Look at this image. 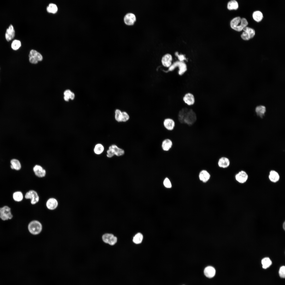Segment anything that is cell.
Returning a JSON list of instances; mask_svg holds the SVG:
<instances>
[{
  "instance_id": "1",
  "label": "cell",
  "mask_w": 285,
  "mask_h": 285,
  "mask_svg": "<svg viewBox=\"0 0 285 285\" xmlns=\"http://www.w3.org/2000/svg\"><path fill=\"white\" fill-rule=\"evenodd\" d=\"M177 119L179 122L181 124L191 126L196 122L197 119V115L192 108L184 107L178 111Z\"/></svg>"
},
{
  "instance_id": "2",
  "label": "cell",
  "mask_w": 285,
  "mask_h": 285,
  "mask_svg": "<svg viewBox=\"0 0 285 285\" xmlns=\"http://www.w3.org/2000/svg\"><path fill=\"white\" fill-rule=\"evenodd\" d=\"M248 24L246 20L244 18L241 19L239 17L233 18L230 22L231 27L238 31H240L246 27Z\"/></svg>"
},
{
  "instance_id": "3",
  "label": "cell",
  "mask_w": 285,
  "mask_h": 285,
  "mask_svg": "<svg viewBox=\"0 0 285 285\" xmlns=\"http://www.w3.org/2000/svg\"><path fill=\"white\" fill-rule=\"evenodd\" d=\"M42 228L41 224L37 220H34L30 222L28 226L29 232L33 235L39 234L41 232Z\"/></svg>"
},
{
  "instance_id": "4",
  "label": "cell",
  "mask_w": 285,
  "mask_h": 285,
  "mask_svg": "<svg viewBox=\"0 0 285 285\" xmlns=\"http://www.w3.org/2000/svg\"><path fill=\"white\" fill-rule=\"evenodd\" d=\"M13 217L11 208L8 206H5L0 208V218L5 221L11 219Z\"/></svg>"
},
{
  "instance_id": "5",
  "label": "cell",
  "mask_w": 285,
  "mask_h": 285,
  "mask_svg": "<svg viewBox=\"0 0 285 285\" xmlns=\"http://www.w3.org/2000/svg\"><path fill=\"white\" fill-rule=\"evenodd\" d=\"M42 59V56L40 53L35 50H31L29 55V60L30 63L36 64L38 61H41Z\"/></svg>"
},
{
  "instance_id": "6",
  "label": "cell",
  "mask_w": 285,
  "mask_h": 285,
  "mask_svg": "<svg viewBox=\"0 0 285 285\" xmlns=\"http://www.w3.org/2000/svg\"><path fill=\"white\" fill-rule=\"evenodd\" d=\"M25 198L26 199H30L32 204L34 205L39 201V197L37 192L33 190H31L26 193Z\"/></svg>"
},
{
  "instance_id": "7",
  "label": "cell",
  "mask_w": 285,
  "mask_h": 285,
  "mask_svg": "<svg viewBox=\"0 0 285 285\" xmlns=\"http://www.w3.org/2000/svg\"><path fill=\"white\" fill-rule=\"evenodd\" d=\"M173 57L171 54L167 53L162 57L161 62L162 65L166 68H169L172 65Z\"/></svg>"
},
{
  "instance_id": "8",
  "label": "cell",
  "mask_w": 285,
  "mask_h": 285,
  "mask_svg": "<svg viewBox=\"0 0 285 285\" xmlns=\"http://www.w3.org/2000/svg\"><path fill=\"white\" fill-rule=\"evenodd\" d=\"M136 18L135 15L131 12L126 13L124 18L125 23L128 25H133L136 21Z\"/></svg>"
},
{
  "instance_id": "9",
  "label": "cell",
  "mask_w": 285,
  "mask_h": 285,
  "mask_svg": "<svg viewBox=\"0 0 285 285\" xmlns=\"http://www.w3.org/2000/svg\"><path fill=\"white\" fill-rule=\"evenodd\" d=\"M163 125L166 130L171 131H173L174 129L176 126V123L173 119L168 118L165 119L164 120Z\"/></svg>"
},
{
  "instance_id": "10",
  "label": "cell",
  "mask_w": 285,
  "mask_h": 285,
  "mask_svg": "<svg viewBox=\"0 0 285 285\" xmlns=\"http://www.w3.org/2000/svg\"><path fill=\"white\" fill-rule=\"evenodd\" d=\"M183 100L184 103L188 106L194 105L195 99L194 95L191 93H187L183 96Z\"/></svg>"
},
{
  "instance_id": "11",
  "label": "cell",
  "mask_w": 285,
  "mask_h": 285,
  "mask_svg": "<svg viewBox=\"0 0 285 285\" xmlns=\"http://www.w3.org/2000/svg\"><path fill=\"white\" fill-rule=\"evenodd\" d=\"M102 239L104 242L112 245L115 244L117 240V239L116 236L110 234H104L102 236Z\"/></svg>"
},
{
  "instance_id": "12",
  "label": "cell",
  "mask_w": 285,
  "mask_h": 285,
  "mask_svg": "<svg viewBox=\"0 0 285 285\" xmlns=\"http://www.w3.org/2000/svg\"><path fill=\"white\" fill-rule=\"evenodd\" d=\"M235 178L237 181L241 183L245 182L248 178L247 173L244 171H241L236 174Z\"/></svg>"
},
{
  "instance_id": "13",
  "label": "cell",
  "mask_w": 285,
  "mask_h": 285,
  "mask_svg": "<svg viewBox=\"0 0 285 285\" xmlns=\"http://www.w3.org/2000/svg\"><path fill=\"white\" fill-rule=\"evenodd\" d=\"M15 31L13 26L10 24L6 29L5 34V38L8 41L12 39L15 37Z\"/></svg>"
},
{
  "instance_id": "14",
  "label": "cell",
  "mask_w": 285,
  "mask_h": 285,
  "mask_svg": "<svg viewBox=\"0 0 285 285\" xmlns=\"http://www.w3.org/2000/svg\"><path fill=\"white\" fill-rule=\"evenodd\" d=\"M173 143L170 139L167 138L164 139L162 142L161 148L163 151H169L172 147Z\"/></svg>"
},
{
  "instance_id": "15",
  "label": "cell",
  "mask_w": 285,
  "mask_h": 285,
  "mask_svg": "<svg viewBox=\"0 0 285 285\" xmlns=\"http://www.w3.org/2000/svg\"><path fill=\"white\" fill-rule=\"evenodd\" d=\"M174 67L178 66L179 68V74L182 75L184 74L187 70V66L186 64L184 61H178L175 62L174 64Z\"/></svg>"
},
{
  "instance_id": "16",
  "label": "cell",
  "mask_w": 285,
  "mask_h": 285,
  "mask_svg": "<svg viewBox=\"0 0 285 285\" xmlns=\"http://www.w3.org/2000/svg\"><path fill=\"white\" fill-rule=\"evenodd\" d=\"M33 170L35 175L39 177H44L46 174V171L42 167L39 165H36L33 168Z\"/></svg>"
},
{
  "instance_id": "17",
  "label": "cell",
  "mask_w": 285,
  "mask_h": 285,
  "mask_svg": "<svg viewBox=\"0 0 285 285\" xmlns=\"http://www.w3.org/2000/svg\"><path fill=\"white\" fill-rule=\"evenodd\" d=\"M230 162L229 159L225 156H221L218 159V164L219 167L223 168L228 167L230 165Z\"/></svg>"
},
{
  "instance_id": "18",
  "label": "cell",
  "mask_w": 285,
  "mask_h": 285,
  "mask_svg": "<svg viewBox=\"0 0 285 285\" xmlns=\"http://www.w3.org/2000/svg\"><path fill=\"white\" fill-rule=\"evenodd\" d=\"M108 148L111 150L115 155L117 156H122L125 154V151L124 149L118 147L115 144L110 146Z\"/></svg>"
},
{
  "instance_id": "19",
  "label": "cell",
  "mask_w": 285,
  "mask_h": 285,
  "mask_svg": "<svg viewBox=\"0 0 285 285\" xmlns=\"http://www.w3.org/2000/svg\"><path fill=\"white\" fill-rule=\"evenodd\" d=\"M58 204V202L56 199L54 198H51L47 200L46 206L48 209L53 210L57 208Z\"/></svg>"
},
{
  "instance_id": "20",
  "label": "cell",
  "mask_w": 285,
  "mask_h": 285,
  "mask_svg": "<svg viewBox=\"0 0 285 285\" xmlns=\"http://www.w3.org/2000/svg\"><path fill=\"white\" fill-rule=\"evenodd\" d=\"M205 275L208 278L213 277L215 275L216 270L215 268L211 266H208L206 267L204 270Z\"/></svg>"
},
{
  "instance_id": "21",
  "label": "cell",
  "mask_w": 285,
  "mask_h": 285,
  "mask_svg": "<svg viewBox=\"0 0 285 285\" xmlns=\"http://www.w3.org/2000/svg\"><path fill=\"white\" fill-rule=\"evenodd\" d=\"M255 111L258 116L262 118L264 116L266 112V108L265 106L260 105L256 107Z\"/></svg>"
},
{
  "instance_id": "22",
  "label": "cell",
  "mask_w": 285,
  "mask_h": 285,
  "mask_svg": "<svg viewBox=\"0 0 285 285\" xmlns=\"http://www.w3.org/2000/svg\"><path fill=\"white\" fill-rule=\"evenodd\" d=\"M199 177L200 180L205 183L207 182L210 179V175L207 171L203 170L200 172Z\"/></svg>"
},
{
  "instance_id": "23",
  "label": "cell",
  "mask_w": 285,
  "mask_h": 285,
  "mask_svg": "<svg viewBox=\"0 0 285 285\" xmlns=\"http://www.w3.org/2000/svg\"><path fill=\"white\" fill-rule=\"evenodd\" d=\"M10 168L16 170H19L21 168V165L20 161L16 159H13L10 161Z\"/></svg>"
},
{
  "instance_id": "24",
  "label": "cell",
  "mask_w": 285,
  "mask_h": 285,
  "mask_svg": "<svg viewBox=\"0 0 285 285\" xmlns=\"http://www.w3.org/2000/svg\"><path fill=\"white\" fill-rule=\"evenodd\" d=\"M279 175L276 171L272 170L270 171L269 178L271 182L274 183L276 182L279 180Z\"/></svg>"
},
{
  "instance_id": "25",
  "label": "cell",
  "mask_w": 285,
  "mask_h": 285,
  "mask_svg": "<svg viewBox=\"0 0 285 285\" xmlns=\"http://www.w3.org/2000/svg\"><path fill=\"white\" fill-rule=\"evenodd\" d=\"M64 94V99L65 101H68L70 99L73 100L75 98V95L74 93L69 89L65 91Z\"/></svg>"
},
{
  "instance_id": "26",
  "label": "cell",
  "mask_w": 285,
  "mask_h": 285,
  "mask_svg": "<svg viewBox=\"0 0 285 285\" xmlns=\"http://www.w3.org/2000/svg\"><path fill=\"white\" fill-rule=\"evenodd\" d=\"M13 198L15 201L20 202L21 201L23 198V195L22 192L20 191L15 192L13 194Z\"/></svg>"
},
{
  "instance_id": "27",
  "label": "cell",
  "mask_w": 285,
  "mask_h": 285,
  "mask_svg": "<svg viewBox=\"0 0 285 285\" xmlns=\"http://www.w3.org/2000/svg\"><path fill=\"white\" fill-rule=\"evenodd\" d=\"M261 263L263 268L264 269H266L271 265L272 263L269 258L265 257L262 259Z\"/></svg>"
},
{
  "instance_id": "28",
  "label": "cell",
  "mask_w": 285,
  "mask_h": 285,
  "mask_svg": "<svg viewBox=\"0 0 285 285\" xmlns=\"http://www.w3.org/2000/svg\"><path fill=\"white\" fill-rule=\"evenodd\" d=\"M238 2L235 0H231L229 1L227 4V7L229 10H236L238 8Z\"/></svg>"
},
{
  "instance_id": "29",
  "label": "cell",
  "mask_w": 285,
  "mask_h": 285,
  "mask_svg": "<svg viewBox=\"0 0 285 285\" xmlns=\"http://www.w3.org/2000/svg\"><path fill=\"white\" fill-rule=\"evenodd\" d=\"M104 150V147L103 145L101 144H96L94 149V153L97 155L101 154Z\"/></svg>"
},
{
  "instance_id": "30",
  "label": "cell",
  "mask_w": 285,
  "mask_h": 285,
  "mask_svg": "<svg viewBox=\"0 0 285 285\" xmlns=\"http://www.w3.org/2000/svg\"><path fill=\"white\" fill-rule=\"evenodd\" d=\"M253 19L255 21L259 22L262 20L263 18V15L262 13L260 11H256L253 13Z\"/></svg>"
},
{
  "instance_id": "31",
  "label": "cell",
  "mask_w": 285,
  "mask_h": 285,
  "mask_svg": "<svg viewBox=\"0 0 285 285\" xmlns=\"http://www.w3.org/2000/svg\"><path fill=\"white\" fill-rule=\"evenodd\" d=\"M46 10L48 12L54 13L57 12L58 7L56 4L53 3H50L47 7Z\"/></svg>"
},
{
  "instance_id": "32",
  "label": "cell",
  "mask_w": 285,
  "mask_h": 285,
  "mask_svg": "<svg viewBox=\"0 0 285 285\" xmlns=\"http://www.w3.org/2000/svg\"><path fill=\"white\" fill-rule=\"evenodd\" d=\"M143 236L142 234L140 233L137 234L133 238V242L136 244H139L142 241Z\"/></svg>"
},
{
  "instance_id": "33",
  "label": "cell",
  "mask_w": 285,
  "mask_h": 285,
  "mask_svg": "<svg viewBox=\"0 0 285 285\" xmlns=\"http://www.w3.org/2000/svg\"><path fill=\"white\" fill-rule=\"evenodd\" d=\"M21 46V41L17 40H13L11 44L12 48L14 50H17Z\"/></svg>"
},
{
  "instance_id": "34",
  "label": "cell",
  "mask_w": 285,
  "mask_h": 285,
  "mask_svg": "<svg viewBox=\"0 0 285 285\" xmlns=\"http://www.w3.org/2000/svg\"><path fill=\"white\" fill-rule=\"evenodd\" d=\"M243 30L246 32L249 35L250 39L253 38L255 35L254 30L250 27H246L243 29Z\"/></svg>"
},
{
  "instance_id": "35",
  "label": "cell",
  "mask_w": 285,
  "mask_h": 285,
  "mask_svg": "<svg viewBox=\"0 0 285 285\" xmlns=\"http://www.w3.org/2000/svg\"><path fill=\"white\" fill-rule=\"evenodd\" d=\"M122 112L119 109H116L115 111V118L118 122H121Z\"/></svg>"
},
{
  "instance_id": "36",
  "label": "cell",
  "mask_w": 285,
  "mask_h": 285,
  "mask_svg": "<svg viewBox=\"0 0 285 285\" xmlns=\"http://www.w3.org/2000/svg\"><path fill=\"white\" fill-rule=\"evenodd\" d=\"M130 116L125 111L122 112L121 122H125L129 120Z\"/></svg>"
},
{
  "instance_id": "37",
  "label": "cell",
  "mask_w": 285,
  "mask_h": 285,
  "mask_svg": "<svg viewBox=\"0 0 285 285\" xmlns=\"http://www.w3.org/2000/svg\"><path fill=\"white\" fill-rule=\"evenodd\" d=\"M280 277L282 278H285V267L284 266H282L280 267L279 271Z\"/></svg>"
},
{
  "instance_id": "38",
  "label": "cell",
  "mask_w": 285,
  "mask_h": 285,
  "mask_svg": "<svg viewBox=\"0 0 285 285\" xmlns=\"http://www.w3.org/2000/svg\"><path fill=\"white\" fill-rule=\"evenodd\" d=\"M164 186L166 188H170L172 187L171 183L169 179L166 178L164 180L163 182Z\"/></svg>"
},
{
  "instance_id": "39",
  "label": "cell",
  "mask_w": 285,
  "mask_h": 285,
  "mask_svg": "<svg viewBox=\"0 0 285 285\" xmlns=\"http://www.w3.org/2000/svg\"><path fill=\"white\" fill-rule=\"evenodd\" d=\"M175 55L178 57L179 61H184L186 60V59L184 55H183L180 54L179 55L178 53H175Z\"/></svg>"
},
{
  "instance_id": "40",
  "label": "cell",
  "mask_w": 285,
  "mask_h": 285,
  "mask_svg": "<svg viewBox=\"0 0 285 285\" xmlns=\"http://www.w3.org/2000/svg\"><path fill=\"white\" fill-rule=\"evenodd\" d=\"M241 37L244 40H248L250 39L249 35L246 32L244 31L241 34Z\"/></svg>"
},
{
  "instance_id": "41",
  "label": "cell",
  "mask_w": 285,
  "mask_h": 285,
  "mask_svg": "<svg viewBox=\"0 0 285 285\" xmlns=\"http://www.w3.org/2000/svg\"><path fill=\"white\" fill-rule=\"evenodd\" d=\"M107 153L106 156L108 158H111L115 155L112 151L110 149L108 148L107 151Z\"/></svg>"
},
{
  "instance_id": "42",
  "label": "cell",
  "mask_w": 285,
  "mask_h": 285,
  "mask_svg": "<svg viewBox=\"0 0 285 285\" xmlns=\"http://www.w3.org/2000/svg\"><path fill=\"white\" fill-rule=\"evenodd\" d=\"M285 222H284V223H283V229H284V230H285Z\"/></svg>"
},
{
  "instance_id": "43",
  "label": "cell",
  "mask_w": 285,
  "mask_h": 285,
  "mask_svg": "<svg viewBox=\"0 0 285 285\" xmlns=\"http://www.w3.org/2000/svg\"></svg>"
}]
</instances>
